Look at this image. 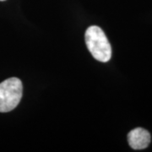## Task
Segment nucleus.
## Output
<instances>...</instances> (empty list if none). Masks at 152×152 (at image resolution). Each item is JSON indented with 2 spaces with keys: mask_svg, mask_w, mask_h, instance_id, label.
<instances>
[{
  "mask_svg": "<svg viewBox=\"0 0 152 152\" xmlns=\"http://www.w3.org/2000/svg\"><path fill=\"white\" fill-rule=\"evenodd\" d=\"M86 44L93 58L99 62L107 63L112 58V48L104 31L96 26L88 28L85 34Z\"/></svg>",
  "mask_w": 152,
  "mask_h": 152,
  "instance_id": "nucleus-1",
  "label": "nucleus"
},
{
  "mask_svg": "<svg viewBox=\"0 0 152 152\" xmlns=\"http://www.w3.org/2000/svg\"><path fill=\"white\" fill-rule=\"evenodd\" d=\"M23 86L18 78H10L0 83V113H9L16 107L22 98Z\"/></svg>",
  "mask_w": 152,
  "mask_h": 152,
  "instance_id": "nucleus-2",
  "label": "nucleus"
},
{
  "mask_svg": "<svg viewBox=\"0 0 152 152\" xmlns=\"http://www.w3.org/2000/svg\"><path fill=\"white\" fill-rule=\"evenodd\" d=\"M151 140L150 133L142 128H136L128 134V142L134 150H143L148 147Z\"/></svg>",
  "mask_w": 152,
  "mask_h": 152,
  "instance_id": "nucleus-3",
  "label": "nucleus"
},
{
  "mask_svg": "<svg viewBox=\"0 0 152 152\" xmlns=\"http://www.w3.org/2000/svg\"><path fill=\"white\" fill-rule=\"evenodd\" d=\"M0 1H5V0H0Z\"/></svg>",
  "mask_w": 152,
  "mask_h": 152,
  "instance_id": "nucleus-4",
  "label": "nucleus"
}]
</instances>
